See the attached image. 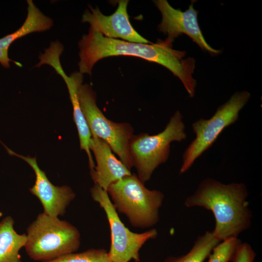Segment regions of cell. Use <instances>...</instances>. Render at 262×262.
<instances>
[{
    "label": "cell",
    "mask_w": 262,
    "mask_h": 262,
    "mask_svg": "<svg viewBox=\"0 0 262 262\" xmlns=\"http://www.w3.org/2000/svg\"><path fill=\"white\" fill-rule=\"evenodd\" d=\"M80 72L91 75L92 68L99 60L120 55L139 57L160 64L169 69L185 87L194 82L193 74L195 60L184 58L186 51L173 49L172 43L159 40L155 43L144 44L109 38L90 28L79 42Z\"/></svg>",
    "instance_id": "obj_1"
},
{
    "label": "cell",
    "mask_w": 262,
    "mask_h": 262,
    "mask_svg": "<svg viewBox=\"0 0 262 262\" xmlns=\"http://www.w3.org/2000/svg\"><path fill=\"white\" fill-rule=\"evenodd\" d=\"M247 189L243 183L223 184L208 178L203 180L184 205L201 207L212 212L215 221L213 235L222 242L237 238L251 225L252 213L247 200Z\"/></svg>",
    "instance_id": "obj_2"
},
{
    "label": "cell",
    "mask_w": 262,
    "mask_h": 262,
    "mask_svg": "<svg viewBox=\"0 0 262 262\" xmlns=\"http://www.w3.org/2000/svg\"><path fill=\"white\" fill-rule=\"evenodd\" d=\"M24 246L29 257L42 262L77 251L81 234L74 226L58 217L40 213L27 229Z\"/></svg>",
    "instance_id": "obj_3"
},
{
    "label": "cell",
    "mask_w": 262,
    "mask_h": 262,
    "mask_svg": "<svg viewBox=\"0 0 262 262\" xmlns=\"http://www.w3.org/2000/svg\"><path fill=\"white\" fill-rule=\"evenodd\" d=\"M107 192L117 213L124 214L133 227L150 228L159 222L164 196L159 190L146 188L136 174L115 182Z\"/></svg>",
    "instance_id": "obj_4"
},
{
    "label": "cell",
    "mask_w": 262,
    "mask_h": 262,
    "mask_svg": "<svg viewBox=\"0 0 262 262\" xmlns=\"http://www.w3.org/2000/svg\"><path fill=\"white\" fill-rule=\"evenodd\" d=\"M182 118L177 111L162 132L153 135L142 133L132 136L130 152L137 176L144 183L150 180L156 168L168 159L170 143L186 139Z\"/></svg>",
    "instance_id": "obj_5"
},
{
    "label": "cell",
    "mask_w": 262,
    "mask_h": 262,
    "mask_svg": "<svg viewBox=\"0 0 262 262\" xmlns=\"http://www.w3.org/2000/svg\"><path fill=\"white\" fill-rule=\"evenodd\" d=\"M80 104L91 134L107 143L121 161L131 170L133 166L130 143L133 129L129 123H117L108 119L97 104L96 94L88 84L78 87Z\"/></svg>",
    "instance_id": "obj_6"
},
{
    "label": "cell",
    "mask_w": 262,
    "mask_h": 262,
    "mask_svg": "<svg viewBox=\"0 0 262 262\" xmlns=\"http://www.w3.org/2000/svg\"><path fill=\"white\" fill-rule=\"evenodd\" d=\"M250 97L247 91L237 92L218 107L211 118H200L193 123L192 128L196 138L183 154L180 174L186 172L196 159L213 145L223 130L236 122L239 112Z\"/></svg>",
    "instance_id": "obj_7"
},
{
    "label": "cell",
    "mask_w": 262,
    "mask_h": 262,
    "mask_svg": "<svg viewBox=\"0 0 262 262\" xmlns=\"http://www.w3.org/2000/svg\"><path fill=\"white\" fill-rule=\"evenodd\" d=\"M90 193L92 199L104 211L109 224L111 246L108 252L111 261L129 262L133 260L139 262L140 249L147 241L157 237L158 231L155 229L142 233L131 231L119 218L107 191L95 184Z\"/></svg>",
    "instance_id": "obj_8"
},
{
    "label": "cell",
    "mask_w": 262,
    "mask_h": 262,
    "mask_svg": "<svg viewBox=\"0 0 262 262\" xmlns=\"http://www.w3.org/2000/svg\"><path fill=\"white\" fill-rule=\"evenodd\" d=\"M64 49L63 47L60 44H51L45 49L43 53H40V61L37 66L39 67L43 65L51 66L65 81L73 107V119L78 132L80 148L84 150L88 156L89 168L91 171L95 166L89 147L91 133L81 109L78 95V87L83 82V76L78 71L72 73L69 76L66 74L60 60Z\"/></svg>",
    "instance_id": "obj_9"
},
{
    "label": "cell",
    "mask_w": 262,
    "mask_h": 262,
    "mask_svg": "<svg viewBox=\"0 0 262 262\" xmlns=\"http://www.w3.org/2000/svg\"><path fill=\"white\" fill-rule=\"evenodd\" d=\"M154 3L162 16L158 30L167 34V40L173 43L178 36L185 34L201 49L213 54L221 52L212 48L204 39L197 20L198 11L194 8L193 2L185 11L174 8L166 0H155Z\"/></svg>",
    "instance_id": "obj_10"
},
{
    "label": "cell",
    "mask_w": 262,
    "mask_h": 262,
    "mask_svg": "<svg viewBox=\"0 0 262 262\" xmlns=\"http://www.w3.org/2000/svg\"><path fill=\"white\" fill-rule=\"evenodd\" d=\"M118 6L112 15H103L98 7L89 6L90 11L86 10L82 21L87 22L92 30L104 36L113 39L121 38L124 41L144 44L151 43L141 36L132 27L128 14L129 0H118Z\"/></svg>",
    "instance_id": "obj_11"
},
{
    "label": "cell",
    "mask_w": 262,
    "mask_h": 262,
    "mask_svg": "<svg viewBox=\"0 0 262 262\" xmlns=\"http://www.w3.org/2000/svg\"><path fill=\"white\" fill-rule=\"evenodd\" d=\"M8 152L25 161L32 168L35 175V180L30 192L40 200L44 213L54 217L63 215L66 208L75 197V193L68 186L54 185L41 170L35 157L24 156L17 154L6 147Z\"/></svg>",
    "instance_id": "obj_12"
},
{
    "label": "cell",
    "mask_w": 262,
    "mask_h": 262,
    "mask_svg": "<svg viewBox=\"0 0 262 262\" xmlns=\"http://www.w3.org/2000/svg\"><path fill=\"white\" fill-rule=\"evenodd\" d=\"M89 147L96 161V166L90 171L95 184L107 191L111 184L131 174V170L116 158L109 145L93 134Z\"/></svg>",
    "instance_id": "obj_13"
},
{
    "label": "cell",
    "mask_w": 262,
    "mask_h": 262,
    "mask_svg": "<svg viewBox=\"0 0 262 262\" xmlns=\"http://www.w3.org/2000/svg\"><path fill=\"white\" fill-rule=\"evenodd\" d=\"M14 225L11 216L0 222V262H22L19 252L25 246L27 237L26 234H18Z\"/></svg>",
    "instance_id": "obj_14"
},
{
    "label": "cell",
    "mask_w": 262,
    "mask_h": 262,
    "mask_svg": "<svg viewBox=\"0 0 262 262\" xmlns=\"http://www.w3.org/2000/svg\"><path fill=\"white\" fill-rule=\"evenodd\" d=\"M220 242L212 231H206L196 238L186 254L180 256H168L164 262H204Z\"/></svg>",
    "instance_id": "obj_15"
},
{
    "label": "cell",
    "mask_w": 262,
    "mask_h": 262,
    "mask_svg": "<svg viewBox=\"0 0 262 262\" xmlns=\"http://www.w3.org/2000/svg\"><path fill=\"white\" fill-rule=\"evenodd\" d=\"M44 262H112L108 251L103 248H91L80 253H72Z\"/></svg>",
    "instance_id": "obj_16"
},
{
    "label": "cell",
    "mask_w": 262,
    "mask_h": 262,
    "mask_svg": "<svg viewBox=\"0 0 262 262\" xmlns=\"http://www.w3.org/2000/svg\"><path fill=\"white\" fill-rule=\"evenodd\" d=\"M241 242L238 238H230L220 242L213 248L208 262H229Z\"/></svg>",
    "instance_id": "obj_17"
},
{
    "label": "cell",
    "mask_w": 262,
    "mask_h": 262,
    "mask_svg": "<svg viewBox=\"0 0 262 262\" xmlns=\"http://www.w3.org/2000/svg\"><path fill=\"white\" fill-rule=\"evenodd\" d=\"M256 254L247 243L241 242L229 262H254Z\"/></svg>",
    "instance_id": "obj_18"
},
{
    "label": "cell",
    "mask_w": 262,
    "mask_h": 262,
    "mask_svg": "<svg viewBox=\"0 0 262 262\" xmlns=\"http://www.w3.org/2000/svg\"><path fill=\"white\" fill-rule=\"evenodd\" d=\"M8 49H4L0 44V64L5 68H9L10 67V62L14 63L17 66H20V63L14 61L8 57Z\"/></svg>",
    "instance_id": "obj_19"
},
{
    "label": "cell",
    "mask_w": 262,
    "mask_h": 262,
    "mask_svg": "<svg viewBox=\"0 0 262 262\" xmlns=\"http://www.w3.org/2000/svg\"></svg>",
    "instance_id": "obj_20"
}]
</instances>
